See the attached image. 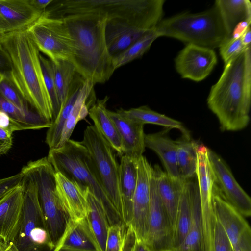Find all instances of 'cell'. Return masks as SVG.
<instances>
[{
	"label": "cell",
	"mask_w": 251,
	"mask_h": 251,
	"mask_svg": "<svg viewBox=\"0 0 251 251\" xmlns=\"http://www.w3.org/2000/svg\"><path fill=\"white\" fill-rule=\"evenodd\" d=\"M10 69L7 78L38 114L52 122L51 100L45 84L40 51L26 29L10 32L0 42Z\"/></svg>",
	"instance_id": "cell-1"
},
{
	"label": "cell",
	"mask_w": 251,
	"mask_h": 251,
	"mask_svg": "<svg viewBox=\"0 0 251 251\" xmlns=\"http://www.w3.org/2000/svg\"><path fill=\"white\" fill-rule=\"evenodd\" d=\"M225 65L207 100L224 131H238L248 125L251 102V48Z\"/></svg>",
	"instance_id": "cell-2"
},
{
	"label": "cell",
	"mask_w": 251,
	"mask_h": 251,
	"mask_svg": "<svg viewBox=\"0 0 251 251\" xmlns=\"http://www.w3.org/2000/svg\"><path fill=\"white\" fill-rule=\"evenodd\" d=\"M59 18L63 20L74 40L71 62L76 73L94 85L108 81L115 70L106 41L107 18L93 13Z\"/></svg>",
	"instance_id": "cell-3"
},
{
	"label": "cell",
	"mask_w": 251,
	"mask_h": 251,
	"mask_svg": "<svg viewBox=\"0 0 251 251\" xmlns=\"http://www.w3.org/2000/svg\"><path fill=\"white\" fill-rule=\"evenodd\" d=\"M164 0H61L50 7L52 15L93 13L107 18L152 30L162 20Z\"/></svg>",
	"instance_id": "cell-4"
},
{
	"label": "cell",
	"mask_w": 251,
	"mask_h": 251,
	"mask_svg": "<svg viewBox=\"0 0 251 251\" xmlns=\"http://www.w3.org/2000/svg\"><path fill=\"white\" fill-rule=\"evenodd\" d=\"M47 158L55 172L88 189L99 201L110 226L126 227L108 198L91 156L81 142L70 139L62 147L50 149Z\"/></svg>",
	"instance_id": "cell-5"
},
{
	"label": "cell",
	"mask_w": 251,
	"mask_h": 251,
	"mask_svg": "<svg viewBox=\"0 0 251 251\" xmlns=\"http://www.w3.org/2000/svg\"><path fill=\"white\" fill-rule=\"evenodd\" d=\"M155 30L159 37L173 38L186 45L212 49L219 48L230 38L214 5L203 12L181 13L162 19Z\"/></svg>",
	"instance_id": "cell-6"
},
{
	"label": "cell",
	"mask_w": 251,
	"mask_h": 251,
	"mask_svg": "<svg viewBox=\"0 0 251 251\" xmlns=\"http://www.w3.org/2000/svg\"><path fill=\"white\" fill-rule=\"evenodd\" d=\"M21 172L31 177L37 190L39 203L51 240L56 245L63 234L69 217L58 198L55 171L47 157L30 161Z\"/></svg>",
	"instance_id": "cell-7"
},
{
	"label": "cell",
	"mask_w": 251,
	"mask_h": 251,
	"mask_svg": "<svg viewBox=\"0 0 251 251\" xmlns=\"http://www.w3.org/2000/svg\"><path fill=\"white\" fill-rule=\"evenodd\" d=\"M23 175L21 183L23 194L21 219L13 243L19 251H53L55 246L46 226L36 184L31 177Z\"/></svg>",
	"instance_id": "cell-8"
},
{
	"label": "cell",
	"mask_w": 251,
	"mask_h": 251,
	"mask_svg": "<svg viewBox=\"0 0 251 251\" xmlns=\"http://www.w3.org/2000/svg\"><path fill=\"white\" fill-rule=\"evenodd\" d=\"M81 142L91 156L108 198L123 219L119 185L120 164L115 151L94 125L86 127Z\"/></svg>",
	"instance_id": "cell-9"
},
{
	"label": "cell",
	"mask_w": 251,
	"mask_h": 251,
	"mask_svg": "<svg viewBox=\"0 0 251 251\" xmlns=\"http://www.w3.org/2000/svg\"><path fill=\"white\" fill-rule=\"evenodd\" d=\"M26 30L39 51L52 63L71 61L75 51L74 42L62 18L44 12Z\"/></svg>",
	"instance_id": "cell-10"
},
{
	"label": "cell",
	"mask_w": 251,
	"mask_h": 251,
	"mask_svg": "<svg viewBox=\"0 0 251 251\" xmlns=\"http://www.w3.org/2000/svg\"><path fill=\"white\" fill-rule=\"evenodd\" d=\"M174 233L173 226L159 195L152 168L149 224L144 242L151 251H172Z\"/></svg>",
	"instance_id": "cell-11"
},
{
	"label": "cell",
	"mask_w": 251,
	"mask_h": 251,
	"mask_svg": "<svg viewBox=\"0 0 251 251\" xmlns=\"http://www.w3.org/2000/svg\"><path fill=\"white\" fill-rule=\"evenodd\" d=\"M153 167L142 156L138 161L137 179L130 224L137 238L144 241L147 234L150 205V180Z\"/></svg>",
	"instance_id": "cell-12"
},
{
	"label": "cell",
	"mask_w": 251,
	"mask_h": 251,
	"mask_svg": "<svg viewBox=\"0 0 251 251\" xmlns=\"http://www.w3.org/2000/svg\"><path fill=\"white\" fill-rule=\"evenodd\" d=\"M209 162L215 182L226 200L244 217L251 215V200L233 176L224 160L208 148Z\"/></svg>",
	"instance_id": "cell-13"
},
{
	"label": "cell",
	"mask_w": 251,
	"mask_h": 251,
	"mask_svg": "<svg viewBox=\"0 0 251 251\" xmlns=\"http://www.w3.org/2000/svg\"><path fill=\"white\" fill-rule=\"evenodd\" d=\"M217 63L213 49L193 44L186 45L175 59L176 69L181 77L196 82L206 78Z\"/></svg>",
	"instance_id": "cell-14"
},
{
	"label": "cell",
	"mask_w": 251,
	"mask_h": 251,
	"mask_svg": "<svg viewBox=\"0 0 251 251\" xmlns=\"http://www.w3.org/2000/svg\"><path fill=\"white\" fill-rule=\"evenodd\" d=\"M207 149L208 148L203 145H198L196 170L201 221L204 225L212 224L216 216L213 201L215 179L209 162Z\"/></svg>",
	"instance_id": "cell-15"
},
{
	"label": "cell",
	"mask_w": 251,
	"mask_h": 251,
	"mask_svg": "<svg viewBox=\"0 0 251 251\" xmlns=\"http://www.w3.org/2000/svg\"><path fill=\"white\" fill-rule=\"evenodd\" d=\"M55 179L58 198L69 218L79 220L86 217L88 190L60 172H55Z\"/></svg>",
	"instance_id": "cell-16"
},
{
	"label": "cell",
	"mask_w": 251,
	"mask_h": 251,
	"mask_svg": "<svg viewBox=\"0 0 251 251\" xmlns=\"http://www.w3.org/2000/svg\"><path fill=\"white\" fill-rule=\"evenodd\" d=\"M53 251H102L86 217L69 219Z\"/></svg>",
	"instance_id": "cell-17"
},
{
	"label": "cell",
	"mask_w": 251,
	"mask_h": 251,
	"mask_svg": "<svg viewBox=\"0 0 251 251\" xmlns=\"http://www.w3.org/2000/svg\"><path fill=\"white\" fill-rule=\"evenodd\" d=\"M120 136L123 155L138 160L145 151L144 125L107 110Z\"/></svg>",
	"instance_id": "cell-18"
},
{
	"label": "cell",
	"mask_w": 251,
	"mask_h": 251,
	"mask_svg": "<svg viewBox=\"0 0 251 251\" xmlns=\"http://www.w3.org/2000/svg\"><path fill=\"white\" fill-rule=\"evenodd\" d=\"M23 194L21 185L0 201V240L5 243L15 241L21 219Z\"/></svg>",
	"instance_id": "cell-19"
},
{
	"label": "cell",
	"mask_w": 251,
	"mask_h": 251,
	"mask_svg": "<svg viewBox=\"0 0 251 251\" xmlns=\"http://www.w3.org/2000/svg\"><path fill=\"white\" fill-rule=\"evenodd\" d=\"M43 13L32 5L30 0H0V17L10 32L26 29Z\"/></svg>",
	"instance_id": "cell-20"
},
{
	"label": "cell",
	"mask_w": 251,
	"mask_h": 251,
	"mask_svg": "<svg viewBox=\"0 0 251 251\" xmlns=\"http://www.w3.org/2000/svg\"><path fill=\"white\" fill-rule=\"evenodd\" d=\"M138 161L123 155L119 164V191L123 219L126 227L130 225L132 219L133 198L137 184Z\"/></svg>",
	"instance_id": "cell-21"
},
{
	"label": "cell",
	"mask_w": 251,
	"mask_h": 251,
	"mask_svg": "<svg viewBox=\"0 0 251 251\" xmlns=\"http://www.w3.org/2000/svg\"><path fill=\"white\" fill-rule=\"evenodd\" d=\"M153 170L159 195L174 230L180 197L187 180L171 177L157 165L153 167Z\"/></svg>",
	"instance_id": "cell-22"
},
{
	"label": "cell",
	"mask_w": 251,
	"mask_h": 251,
	"mask_svg": "<svg viewBox=\"0 0 251 251\" xmlns=\"http://www.w3.org/2000/svg\"><path fill=\"white\" fill-rule=\"evenodd\" d=\"M150 30L124 21H107L105 38L110 54L113 57L120 53Z\"/></svg>",
	"instance_id": "cell-23"
},
{
	"label": "cell",
	"mask_w": 251,
	"mask_h": 251,
	"mask_svg": "<svg viewBox=\"0 0 251 251\" xmlns=\"http://www.w3.org/2000/svg\"><path fill=\"white\" fill-rule=\"evenodd\" d=\"M168 130L145 134V147L159 156L168 175L173 178H180L176 162V143L168 135Z\"/></svg>",
	"instance_id": "cell-24"
},
{
	"label": "cell",
	"mask_w": 251,
	"mask_h": 251,
	"mask_svg": "<svg viewBox=\"0 0 251 251\" xmlns=\"http://www.w3.org/2000/svg\"><path fill=\"white\" fill-rule=\"evenodd\" d=\"M214 6L229 37L240 24L251 23V3L249 0H216Z\"/></svg>",
	"instance_id": "cell-25"
},
{
	"label": "cell",
	"mask_w": 251,
	"mask_h": 251,
	"mask_svg": "<svg viewBox=\"0 0 251 251\" xmlns=\"http://www.w3.org/2000/svg\"><path fill=\"white\" fill-rule=\"evenodd\" d=\"M108 97L98 100L89 109V116L94 126L106 141L121 156L123 155L122 143L117 128L109 116L106 108Z\"/></svg>",
	"instance_id": "cell-26"
},
{
	"label": "cell",
	"mask_w": 251,
	"mask_h": 251,
	"mask_svg": "<svg viewBox=\"0 0 251 251\" xmlns=\"http://www.w3.org/2000/svg\"><path fill=\"white\" fill-rule=\"evenodd\" d=\"M94 84L85 80L77 98L64 126L60 139L56 148L63 146L68 141L77 123L84 119L89 114L93 103L92 92Z\"/></svg>",
	"instance_id": "cell-27"
},
{
	"label": "cell",
	"mask_w": 251,
	"mask_h": 251,
	"mask_svg": "<svg viewBox=\"0 0 251 251\" xmlns=\"http://www.w3.org/2000/svg\"><path fill=\"white\" fill-rule=\"evenodd\" d=\"M85 79L76 74L67 98L46 133L45 142L50 149H55L59 144L62 131L70 113L77 98Z\"/></svg>",
	"instance_id": "cell-28"
},
{
	"label": "cell",
	"mask_w": 251,
	"mask_h": 251,
	"mask_svg": "<svg viewBox=\"0 0 251 251\" xmlns=\"http://www.w3.org/2000/svg\"><path fill=\"white\" fill-rule=\"evenodd\" d=\"M195 185V183L188 179L183 188L174 226L172 251H175L181 245L190 228Z\"/></svg>",
	"instance_id": "cell-29"
},
{
	"label": "cell",
	"mask_w": 251,
	"mask_h": 251,
	"mask_svg": "<svg viewBox=\"0 0 251 251\" xmlns=\"http://www.w3.org/2000/svg\"><path fill=\"white\" fill-rule=\"evenodd\" d=\"M175 251H205L200 199L197 183L195 185L192 198L191 226L181 245Z\"/></svg>",
	"instance_id": "cell-30"
},
{
	"label": "cell",
	"mask_w": 251,
	"mask_h": 251,
	"mask_svg": "<svg viewBox=\"0 0 251 251\" xmlns=\"http://www.w3.org/2000/svg\"><path fill=\"white\" fill-rule=\"evenodd\" d=\"M177 146L176 162L179 177L190 179L196 176L198 144L191 139L189 134L176 141Z\"/></svg>",
	"instance_id": "cell-31"
},
{
	"label": "cell",
	"mask_w": 251,
	"mask_h": 251,
	"mask_svg": "<svg viewBox=\"0 0 251 251\" xmlns=\"http://www.w3.org/2000/svg\"><path fill=\"white\" fill-rule=\"evenodd\" d=\"M117 111L125 117L144 125L146 124L157 125L168 129H178L183 134H188L180 122L152 110L146 106L128 110L120 109Z\"/></svg>",
	"instance_id": "cell-32"
},
{
	"label": "cell",
	"mask_w": 251,
	"mask_h": 251,
	"mask_svg": "<svg viewBox=\"0 0 251 251\" xmlns=\"http://www.w3.org/2000/svg\"><path fill=\"white\" fill-rule=\"evenodd\" d=\"M87 199L88 210L86 218L101 250L104 251L110 225L106 214L99 201L89 192Z\"/></svg>",
	"instance_id": "cell-33"
},
{
	"label": "cell",
	"mask_w": 251,
	"mask_h": 251,
	"mask_svg": "<svg viewBox=\"0 0 251 251\" xmlns=\"http://www.w3.org/2000/svg\"><path fill=\"white\" fill-rule=\"evenodd\" d=\"M0 110L7 113L13 120L24 126L25 129H40L49 128L51 122L37 112L24 111L19 109L0 95Z\"/></svg>",
	"instance_id": "cell-34"
},
{
	"label": "cell",
	"mask_w": 251,
	"mask_h": 251,
	"mask_svg": "<svg viewBox=\"0 0 251 251\" xmlns=\"http://www.w3.org/2000/svg\"><path fill=\"white\" fill-rule=\"evenodd\" d=\"M158 38L159 36L155 28L145 33L125 50L113 56L112 63L114 70L142 57Z\"/></svg>",
	"instance_id": "cell-35"
},
{
	"label": "cell",
	"mask_w": 251,
	"mask_h": 251,
	"mask_svg": "<svg viewBox=\"0 0 251 251\" xmlns=\"http://www.w3.org/2000/svg\"><path fill=\"white\" fill-rule=\"evenodd\" d=\"M52 64L61 108L67 98L77 73L70 61H61Z\"/></svg>",
	"instance_id": "cell-36"
},
{
	"label": "cell",
	"mask_w": 251,
	"mask_h": 251,
	"mask_svg": "<svg viewBox=\"0 0 251 251\" xmlns=\"http://www.w3.org/2000/svg\"><path fill=\"white\" fill-rule=\"evenodd\" d=\"M40 61L45 84L52 101L53 121L60 109V103L55 82L53 64L49 59L42 55H40Z\"/></svg>",
	"instance_id": "cell-37"
},
{
	"label": "cell",
	"mask_w": 251,
	"mask_h": 251,
	"mask_svg": "<svg viewBox=\"0 0 251 251\" xmlns=\"http://www.w3.org/2000/svg\"><path fill=\"white\" fill-rule=\"evenodd\" d=\"M246 49L243 45L239 35L232 36L227 39L220 46L219 51L225 65L240 55Z\"/></svg>",
	"instance_id": "cell-38"
},
{
	"label": "cell",
	"mask_w": 251,
	"mask_h": 251,
	"mask_svg": "<svg viewBox=\"0 0 251 251\" xmlns=\"http://www.w3.org/2000/svg\"><path fill=\"white\" fill-rule=\"evenodd\" d=\"M0 95L22 110L30 111L28 103L22 98L5 74L0 81Z\"/></svg>",
	"instance_id": "cell-39"
},
{
	"label": "cell",
	"mask_w": 251,
	"mask_h": 251,
	"mask_svg": "<svg viewBox=\"0 0 251 251\" xmlns=\"http://www.w3.org/2000/svg\"><path fill=\"white\" fill-rule=\"evenodd\" d=\"M213 246V251H233L230 240L217 218L214 230Z\"/></svg>",
	"instance_id": "cell-40"
},
{
	"label": "cell",
	"mask_w": 251,
	"mask_h": 251,
	"mask_svg": "<svg viewBox=\"0 0 251 251\" xmlns=\"http://www.w3.org/2000/svg\"><path fill=\"white\" fill-rule=\"evenodd\" d=\"M126 228L115 225L110 226L104 251H121L123 246L124 234Z\"/></svg>",
	"instance_id": "cell-41"
},
{
	"label": "cell",
	"mask_w": 251,
	"mask_h": 251,
	"mask_svg": "<svg viewBox=\"0 0 251 251\" xmlns=\"http://www.w3.org/2000/svg\"><path fill=\"white\" fill-rule=\"evenodd\" d=\"M122 250L123 251H151L143 241L137 238L130 226L124 232Z\"/></svg>",
	"instance_id": "cell-42"
},
{
	"label": "cell",
	"mask_w": 251,
	"mask_h": 251,
	"mask_svg": "<svg viewBox=\"0 0 251 251\" xmlns=\"http://www.w3.org/2000/svg\"><path fill=\"white\" fill-rule=\"evenodd\" d=\"M23 175L20 173L9 177L0 178V201L14 189L20 185Z\"/></svg>",
	"instance_id": "cell-43"
},
{
	"label": "cell",
	"mask_w": 251,
	"mask_h": 251,
	"mask_svg": "<svg viewBox=\"0 0 251 251\" xmlns=\"http://www.w3.org/2000/svg\"><path fill=\"white\" fill-rule=\"evenodd\" d=\"M0 128L11 133L14 131L25 130L20 123L13 120L7 113L0 110Z\"/></svg>",
	"instance_id": "cell-44"
},
{
	"label": "cell",
	"mask_w": 251,
	"mask_h": 251,
	"mask_svg": "<svg viewBox=\"0 0 251 251\" xmlns=\"http://www.w3.org/2000/svg\"><path fill=\"white\" fill-rule=\"evenodd\" d=\"M237 245L241 251H251V230L250 226L241 234Z\"/></svg>",
	"instance_id": "cell-45"
},
{
	"label": "cell",
	"mask_w": 251,
	"mask_h": 251,
	"mask_svg": "<svg viewBox=\"0 0 251 251\" xmlns=\"http://www.w3.org/2000/svg\"><path fill=\"white\" fill-rule=\"evenodd\" d=\"M54 0H30L32 5L38 10L44 12Z\"/></svg>",
	"instance_id": "cell-46"
},
{
	"label": "cell",
	"mask_w": 251,
	"mask_h": 251,
	"mask_svg": "<svg viewBox=\"0 0 251 251\" xmlns=\"http://www.w3.org/2000/svg\"><path fill=\"white\" fill-rule=\"evenodd\" d=\"M250 25L247 26L239 35L241 37L242 43L246 48L251 47V31Z\"/></svg>",
	"instance_id": "cell-47"
},
{
	"label": "cell",
	"mask_w": 251,
	"mask_h": 251,
	"mask_svg": "<svg viewBox=\"0 0 251 251\" xmlns=\"http://www.w3.org/2000/svg\"><path fill=\"white\" fill-rule=\"evenodd\" d=\"M0 142L12 146V133L0 128Z\"/></svg>",
	"instance_id": "cell-48"
},
{
	"label": "cell",
	"mask_w": 251,
	"mask_h": 251,
	"mask_svg": "<svg viewBox=\"0 0 251 251\" xmlns=\"http://www.w3.org/2000/svg\"><path fill=\"white\" fill-rule=\"evenodd\" d=\"M9 32H10V31L8 26L5 22L0 17V42Z\"/></svg>",
	"instance_id": "cell-49"
},
{
	"label": "cell",
	"mask_w": 251,
	"mask_h": 251,
	"mask_svg": "<svg viewBox=\"0 0 251 251\" xmlns=\"http://www.w3.org/2000/svg\"><path fill=\"white\" fill-rule=\"evenodd\" d=\"M11 147V145L0 142V155L6 153Z\"/></svg>",
	"instance_id": "cell-50"
},
{
	"label": "cell",
	"mask_w": 251,
	"mask_h": 251,
	"mask_svg": "<svg viewBox=\"0 0 251 251\" xmlns=\"http://www.w3.org/2000/svg\"><path fill=\"white\" fill-rule=\"evenodd\" d=\"M5 65L4 61L0 56V69L3 68Z\"/></svg>",
	"instance_id": "cell-51"
},
{
	"label": "cell",
	"mask_w": 251,
	"mask_h": 251,
	"mask_svg": "<svg viewBox=\"0 0 251 251\" xmlns=\"http://www.w3.org/2000/svg\"><path fill=\"white\" fill-rule=\"evenodd\" d=\"M5 74L2 73L0 70V81L4 78Z\"/></svg>",
	"instance_id": "cell-52"
},
{
	"label": "cell",
	"mask_w": 251,
	"mask_h": 251,
	"mask_svg": "<svg viewBox=\"0 0 251 251\" xmlns=\"http://www.w3.org/2000/svg\"><path fill=\"white\" fill-rule=\"evenodd\" d=\"M233 251H241L240 250L238 245H237L234 248H233Z\"/></svg>",
	"instance_id": "cell-53"
},
{
	"label": "cell",
	"mask_w": 251,
	"mask_h": 251,
	"mask_svg": "<svg viewBox=\"0 0 251 251\" xmlns=\"http://www.w3.org/2000/svg\"><path fill=\"white\" fill-rule=\"evenodd\" d=\"M121 251H123V250H122V249H121Z\"/></svg>",
	"instance_id": "cell-54"
}]
</instances>
